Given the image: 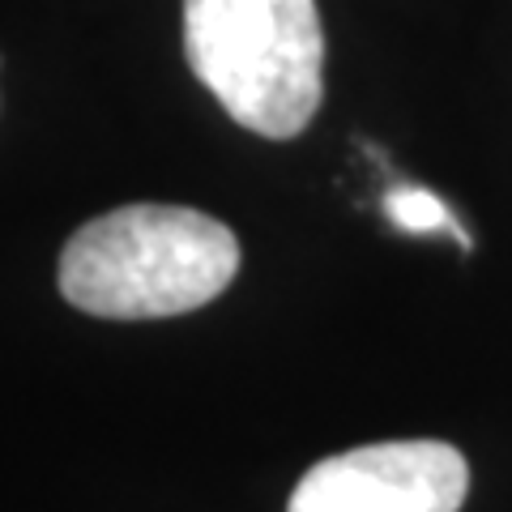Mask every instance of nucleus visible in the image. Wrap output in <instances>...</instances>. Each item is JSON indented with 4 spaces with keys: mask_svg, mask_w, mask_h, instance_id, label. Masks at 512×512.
Segmentation results:
<instances>
[{
    "mask_svg": "<svg viewBox=\"0 0 512 512\" xmlns=\"http://www.w3.org/2000/svg\"><path fill=\"white\" fill-rule=\"evenodd\" d=\"M239 274V239L188 205H120L60 252V295L103 320H158L214 303Z\"/></svg>",
    "mask_w": 512,
    "mask_h": 512,
    "instance_id": "1",
    "label": "nucleus"
},
{
    "mask_svg": "<svg viewBox=\"0 0 512 512\" xmlns=\"http://www.w3.org/2000/svg\"><path fill=\"white\" fill-rule=\"evenodd\" d=\"M192 77L248 133L291 141L325 94V26L316 0H184Z\"/></svg>",
    "mask_w": 512,
    "mask_h": 512,
    "instance_id": "2",
    "label": "nucleus"
},
{
    "mask_svg": "<svg viewBox=\"0 0 512 512\" xmlns=\"http://www.w3.org/2000/svg\"><path fill=\"white\" fill-rule=\"evenodd\" d=\"M470 466L444 440H384L316 461L286 512H461Z\"/></svg>",
    "mask_w": 512,
    "mask_h": 512,
    "instance_id": "3",
    "label": "nucleus"
},
{
    "mask_svg": "<svg viewBox=\"0 0 512 512\" xmlns=\"http://www.w3.org/2000/svg\"><path fill=\"white\" fill-rule=\"evenodd\" d=\"M384 214L397 231H410V235H427V231H448L461 248H470V235L457 227V218L448 214V205L427 188H414V184H397L384 192Z\"/></svg>",
    "mask_w": 512,
    "mask_h": 512,
    "instance_id": "4",
    "label": "nucleus"
}]
</instances>
